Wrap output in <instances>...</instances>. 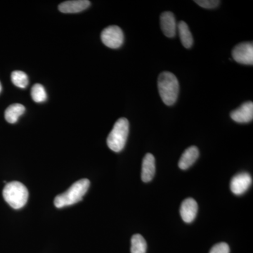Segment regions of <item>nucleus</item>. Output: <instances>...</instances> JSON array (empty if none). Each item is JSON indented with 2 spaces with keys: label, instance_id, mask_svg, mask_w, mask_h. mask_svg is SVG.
Listing matches in <instances>:
<instances>
[{
  "label": "nucleus",
  "instance_id": "10",
  "mask_svg": "<svg viewBox=\"0 0 253 253\" xmlns=\"http://www.w3.org/2000/svg\"><path fill=\"white\" fill-rule=\"evenodd\" d=\"M198 204L194 199H186L181 205L180 214L183 220L186 223H191L194 220L197 214Z\"/></svg>",
  "mask_w": 253,
  "mask_h": 253
},
{
  "label": "nucleus",
  "instance_id": "3",
  "mask_svg": "<svg viewBox=\"0 0 253 253\" xmlns=\"http://www.w3.org/2000/svg\"><path fill=\"white\" fill-rule=\"evenodd\" d=\"M2 194L5 201L16 210L25 206L29 195L26 186L19 181L7 183L3 189Z\"/></svg>",
  "mask_w": 253,
  "mask_h": 253
},
{
  "label": "nucleus",
  "instance_id": "14",
  "mask_svg": "<svg viewBox=\"0 0 253 253\" xmlns=\"http://www.w3.org/2000/svg\"><path fill=\"white\" fill-rule=\"evenodd\" d=\"M26 111L24 106L21 104H14L10 105L6 109L4 113V117L6 121L11 124L17 122L18 118Z\"/></svg>",
  "mask_w": 253,
  "mask_h": 253
},
{
  "label": "nucleus",
  "instance_id": "13",
  "mask_svg": "<svg viewBox=\"0 0 253 253\" xmlns=\"http://www.w3.org/2000/svg\"><path fill=\"white\" fill-rule=\"evenodd\" d=\"M199 156V151L196 146H191L185 150L179 159L178 166L181 169H187L191 167Z\"/></svg>",
  "mask_w": 253,
  "mask_h": 253
},
{
  "label": "nucleus",
  "instance_id": "12",
  "mask_svg": "<svg viewBox=\"0 0 253 253\" xmlns=\"http://www.w3.org/2000/svg\"><path fill=\"white\" fill-rule=\"evenodd\" d=\"M156 172V162L155 158L151 154H146L143 159L141 168V179L145 183L152 180Z\"/></svg>",
  "mask_w": 253,
  "mask_h": 253
},
{
  "label": "nucleus",
  "instance_id": "19",
  "mask_svg": "<svg viewBox=\"0 0 253 253\" xmlns=\"http://www.w3.org/2000/svg\"><path fill=\"white\" fill-rule=\"evenodd\" d=\"M195 2L205 9H214L220 3L218 0H196Z\"/></svg>",
  "mask_w": 253,
  "mask_h": 253
},
{
  "label": "nucleus",
  "instance_id": "20",
  "mask_svg": "<svg viewBox=\"0 0 253 253\" xmlns=\"http://www.w3.org/2000/svg\"><path fill=\"white\" fill-rule=\"evenodd\" d=\"M230 253V249H229V245L226 243H219V244L214 245L210 251V253Z\"/></svg>",
  "mask_w": 253,
  "mask_h": 253
},
{
  "label": "nucleus",
  "instance_id": "18",
  "mask_svg": "<svg viewBox=\"0 0 253 253\" xmlns=\"http://www.w3.org/2000/svg\"><path fill=\"white\" fill-rule=\"evenodd\" d=\"M31 96L33 101L37 103L44 102L47 98V95L44 86L41 84H36L31 89Z\"/></svg>",
  "mask_w": 253,
  "mask_h": 253
},
{
  "label": "nucleus",
  "instance_id": "4",
  "mask_svg": "<svg viewBox=\"0 0 253 253\" xmlns=\"http://www.w3.org/2000/svg\"><path fill=\"white\" fill-rule=\"evenodd\" d=\"M129 122L126 118H120L116 121L107 138V145L110 149L118 153L124 149L129 134Z\"/></svg>",
  "mask_w": 253,
  "mask_h": 253
},
{
  "label": "nucleus",
  "instance_id": "5",
  "mask_svg": "<svg viewBox=\"0 0 253 253\" xmlns=\"http://www.w3.org/2000/svg\"><path fill=\"white\" fill-rule=\"evenodd\" d=\"M101 39L105 45L111 49H118L123 45L124 34L121 28L111 26L105 28L101 34Z\"/></svg>",
  "mask_w": 253,
  "mask_h": 253
},
{
  "label": "nucleus",
  "instance_id": "11",
  "mask_svg": "<svg viewBox=\"0 0 253 253\" xmlns=\"http://www.w3.org/2000/svg\"><path fill=\"white\" fill-rule=\"evenodd\" d=\"M90 6V1L88 0H73L63 1L59 4V9L64 14H73L81 12Z\"/></svg>",
  "mask_w": 253,
  "mask_h": 253
},
{
  "label": "nucleus",
  "instance_id": "17",
  "mask_svg": "<svg viewBox=\"0 0 253 253\" xmlns=\"http://www.w3.org/2000/svg\"><path fill=\"white\" fill-rule=\"evenodd\" d=\"M11 81L15 86L19 88H26L28 84L27 75L21 71H15L11 73Z\"/></svg>",
  "mask_w": 253,
  "mask_h": 253
},
{
  "label": "nucleus",
  "instance_id": "9",
  "mask_svg": "<svg viewBox=\"0 0 253 253\" xmlns=\"http://www.w3.org/2000/svg\"><path fill=\"white\" fill-rule=\"evenodd\" d=\"M161 27L165 36L168 38H174L175 36L177 26L175 17L172 12L166 11L161 14Z\"/></svg>",
  "mask_w": 253,
  "mask_h": 253
},
{
  "label": "nucleus",
  "instance_id": "1",
  "mask_svg": "<svg viewBox=\"0 0 253 253\" xmlns=\"http://www.w3.org/2000/svg\"><path fill=\"white\" fill-rule=\"evenodd\" d=\"M158 88L160 96L163 103L167 106L175 104L179 94V82L177 78L170 72H163L158 79Z\"/></svg>",
  "mask_w": 253,
  "mask_h": 253
},
{
  "label": "nucleus",
  "instance_id": "2",
  "mask_svg": "<svg viewBox=\"0 0 253 253\" xmlns=\"http://www.w3.org/2000/svg\"><path fill=\"white\" fill-rule=\"evenodd\" d=\"M90 185V181L87 179H83L76 181L62 194L58 195L54 199V205L57 208L77 204L83 199Z\"/></svg>",
  "mask_w": 253,
  "mask_h": 253
},
{
  "label": "nucleus",
  "instance_id": "7",
  "mask_svg": "<svg viewBox=\"0 0 253 253\" xmlns=\"http://www.w3.org/2000/svg\"><path fill=\"white\" fill-rule=\"evenodd\" d=\"M252 184V177L248 172H241L236 174L231 179L230 189L233 194L237 195L244 194L249 190Z\"/></svg>",
  "mask_w": 253,
  "mask_h": 253
},
{
  "label": "nucleus",
  "instance_id": "15",
  "mask_svg": "<svg viewBox=\"0 0 253 253\" xmlns=\"http://www.w3.org/2000/svg\"><path fill=\"white\" fill-rule=\"evenodd\" d=\"M177 29L181 44L186 49H189L194 44V39H193L192 34L190 31L189 26L184 21H180L178 23Z\"/></svg>",
  "mask_w": 253,
  "mask_h": 253
},
{
  "label": "nucleus",
  "instance_id": "16",
  "mask_svg": "<svg viewBox=\"0 0 253 253\" xmlns=\"http://www.w3.org/2000/svg\"><path fill=\"white\" fill-rule=\"evenodd\" d=\"M147 244L141 234H134L131 240V253H146Z\"/></svg>",
  "mask_w": 253,
  "mask_h": 253
},
{
  "label": "nucleus",
  "instance_id": "8",
  "mask_svg": "<svg viewBox=\"0 0 253 253\" xmlns=\"http://www.w3.org/2000/svg\"><path fill=\"white\" fill-rule=\"evenodd\" d=\"M230 116L233 121L238 123H249L253 119V103L248 101L244 103L231 113Z\"/></svg>",
  "mask_w": 253,
  "mask_h": 253
},
{
  "label": "nucleus",
  "instance_id": "6",
  "mask_svg": "<svg viewBox=\"0 0 253 253\" xmlns=\"http://www.w3.org/2000/svg\"><path fill=\"white\" fill-rule=\"evenodd\" d=\"M234 61L244 65L253 64V44L242 42L237 44L232 50Z\"/></svg>",
  "mask_w": 253,
  "mask_h": 253
},
{
  "label": "nucleus",
  "instance_id": "21",
  "mask_svg": "<svg viewBox=\"0 0 253 253\" xmlns=\"http://www.w3.org/2000/svg\"><path fill=\"white\" fill-rule=\"evenodd\" d=\"M1 89H2V88H1V83H0V93H1Z\"/></svg>",
  "mask_w": 253,
  "mask_h": 253
}]
</instances>
